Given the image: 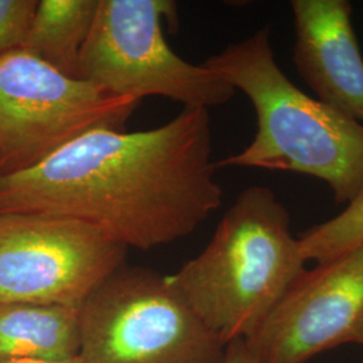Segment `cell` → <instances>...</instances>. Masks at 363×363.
I'll use <instances>...</instances> for the list:
<instances>
[{
  "mask_svg": "<svg viewBox=\"0 0 363 363\" xmlns=\"http://www.w3.org/2000/svg\"><path fill=\"white\" fill-rule=\"evenodd\" d=\"M125 257L127 247L85 222L0 214V303L79 310Z\"/></svg>",
  "mask_w": 363,
  "mask_h": 363,
  "instance_id": "cell-7",
  "label": "cell"
},
{
  "mask_svg": "<svg viewBox=\"0 0 363 363\" xmlns=\"http://www.w3.org/2000/svg\"><path fill=\"white\" fill-rule=\"evenodd\" d=\"M0 363H82L79 358L69 361H42V359H21V358H0Z\"/></svg>",
  "mask_w": 363,
  "mask_h": 363,
  "instance_id": "cell-15",
  "label": "cell"
},
{
  "mask_svg": "<svg viewBox=\"0 0 363 363\" xmlns=\"http://www.w3.org/2000/svg\"><path fill=\"white\" fill-rule=\"evenodd\" d=\"M177 15L172 0H99L78 79L140 101L162 96L183 108L206 109L229 103L237 91L228 81L184 61L167 45L162 22Z\"/></svg>",
  "mask_w": 363,
  "mask_h": 363,
  "instance_id": "cell-5",
  "label": "cell"
},
{
  "mask_svg": "<svg viewBox=\"0 0 363 363\" xmlns=\"http://www.w3.org/2000/svg\"><path fill=\"white\" fill-rule=\"evenodd\" d=\"M37 6V0H0V57L21 48Z\"/></svg>",
  "mask_w": 363,
  "mask_h": 363,
  "instance_id": "cell-13",
  "label": "cell"
},
{
  "mask_svg": "<svg viewBox=\"0 0 363 363\" xmlns=\"http://www.w3.org/2000/svg\"><path fill=\"white\" fill-rule=\"evenodd\" d=\"M245 343L259 363L363 346V247L306 268Z\"/></svg>",
  "mask_w": 363,
  "mask_h": 363,
  "instance_id": "cell-8",
  "label": "cell"
},
{
  "mask_svg": "<svg viewBox=\"0 0 363 363\" xmlns=\"http://www.w3.org/2000/svg\"><path fill=\"white\" fill-rule=\"evenodd\" d=\"M140 104L67 77L23 49L0 57V177L33 169L99 128L124 130Z\"/></svg>",
  "mask_w": 363,
  "mask_h": 363,
  "instance_id": "cell-6",
  "label": "cell"
},
{
  "mask_svg": "<svg viewBox=\"0 0 363 363\" xmlns=\"http://www.w3.org/2000/svg\"><path fill=\"white\" fill-rule=\"evenodd\" d=\"M79 354V310L0 303V358L69 361Z\"/></svg>",
  "mask_w": 363,
  "mask_h": 363,
  "instance_id": "cell-10",
  "label": "cell"
},
{
  "mask_svg": "<svg viewBox=\"0 0 363 363\" xmlns=\"http://www.w3.org/2000/svg\"><path fill=\"white\" fill-rule=\"evenodd\" d=\"M226 346L166 276L125 265L79 308L82 363H223Z\"/></svg>",
  "mask_w": 363,
  "mask_h": 363,
  "instance_id": "cell-4",
  "label": "cell"
},
{
  "mask_svg": "<svg viewBox=\"0 0 363 363\" xmlns=\"http://www.w3.org/2000/svg\"><path fill=\"white\" fill-rule=\"evenodd\" d=\"M244 91L255 108L253 140L217 167L288 171L327 183L337 203L363 190V124L312 99L277 65L271 27L232 43L202 64Z\"/></svg>",
  "mask_w": 363,
  "mask_h": 363,
  "instance_id": "cell-2",
  "label": "cell"
},
{
  "mask_svg": "<svg viewBox=\"0 0 363 363\" xmlns=\"http://www.w3.org/2000/svg\"><path fill=\"white\" fill-rule=\"evenodd\" d=\"M306 264L283 202L269 187L250 186L228 208L208 247L166 277L228 346L259 328Z\"/></svg>",
  "mask_w": 363,
  "mask_h": 363,
  "instance_id": "cell-3",
  "label": "cell"
},
{
  "mask_svg": "<svg viewBox=\"0 0 363 363\" xmlns=\"http://www.w3.org/2000/svg\"><path fill=\"white\" fill-rule=\"evenodd\" d=\"M97 4L99 0H39L21 49L67 77L78 78Z\"/></svg>",
  "mask_w": 363,
  "mask_h": 363,
  "instance_id": "cell-11",
  "label": "cell"
},
{
  "mask_svg": "<svg viewBox=\"0 0 363 363\" xmlns=\"http://www.w3.org/2000/svg\"><path fill=\"white\" fill-rule=\"evenodd\" d=\"M206 108H183L154 130L99 128L33 169L0 177V214L85 222L150 250L193 233L222 203Z\"/></svg>",
  "mask_w": 363,
  "mask_h": 363,
  "instance_id": "cell-1",
  "label": "cell"
},
{
  "mask_svg": "<svg viewBox=\"0 0 363 363\" xmlns=\"http://www.w3.org/2000/svg\"><path fill=\"white\" fill-rule=\"evenodd\" d=\"M362 347H363V346H362ZM361 363H363V355H362V361H361Z\"/></svg>",
  "mask_w": 363,
  "mask_h": 363,
  "instance_id": "cell-16",
  "label": "cell"
},
{
  "mask_svg": "<svg viewBox=\"0 0 363 363\" xmlns=\"http://www.w3.org/2000/svg\"><path fill=\"white\" fill-rule=\"evenodd\" d=\"M294 64L318 100L363 124V57L347 0H292Z\"/></svg>",
  "mask_w": 363,
  "mask_h": 363,
  "instance_id": "cell-9",
  "label": "cell"
},
{
  "mask_svg": "<svg viewBox=\"0 0 363 363\" xmlns=\"http://www.w3.org/2000/svg\"><path fill=\"white\" fill-rule=\"evenodd\" d=\"M298 253L306 262H322L363 247V190L337 217L298 234Z\"/></svg>",
  "mask_w": 363,
  "mask_h": 363,
  "instance_id": "cell-12",
  "label": "cell"
},
{
  "mask_svg": "<svg viewBox=\"0 0 363 363\" xmlns=\"http://www.w3.org/2000/svg\"><path fill=\"white\" fill-rule=\"evenodd\" d=\"M223 363H259L247 349L245 339H235L226 346Z\"/></svg>",
  "mask_w": 363,
  "mask_h": 363,
  "instance_id": "cell-14",
  "label": "cell"
}]
</instances>
